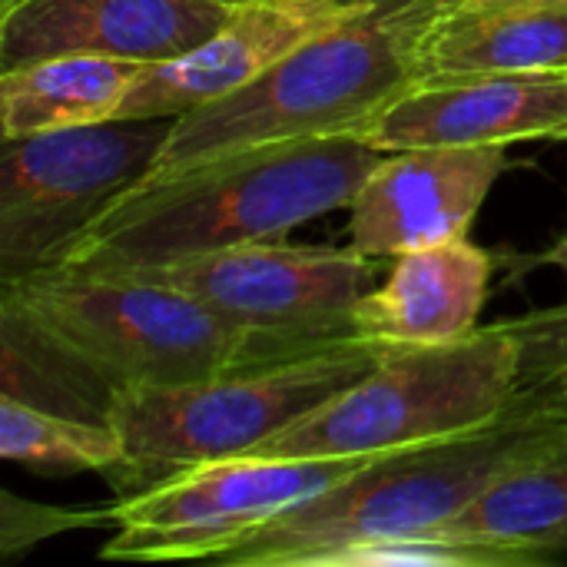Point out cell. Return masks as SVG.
<instances>
[{
	"mask_svg": "<svg viewBox=\"0 0 567 567\" xmlns=\"http://www.w3.org/2000/svg\"><path fill=\"white\" fill-rule=\"evenodd\" d=\"M435 17L439 0H379L309 37L252 83L173 116L143 183L256 146L352 136L422 76V40Z\"/></svg>",
	"mask_w": 567,
	"mask_h": 567,
	"instance_id": "obj_3",
	"label": "cell"
},
{
	"mask_svg": "<svg viewBox=\"0 0 567 567\" xmlns=\"http://www.w3.org/2000/svg\"><path fill=\"white\" fill-rule=\"evenodd\" d=\"M369 458L239 455L183 468L113 502L103 561H213L292 505L332 488Z\"/></svg>",
	"mask_w": 567,
	"mask_h": 567,
	"instance_id": "obj_8",
	"label": "cell"
},
{
	"mask_svg": "<svg viewBox=\"0 0 567 567\" xmlns=\"http://www.w3.org/2000/svg\"><path fill=\"white\" fill-rule=\"evenodd\" d=\"M385 352L389 346L349 336L203 382L120 389L106 412L123 442L113 478L123 495H136L183 468L249 455L365 379Z\"/></svg>",
	"mask_w": 567,
	"mask_h": 567,
	"instance_id": "obj_5",
	"label": "cell"
},
{
	"mask_svg": "<svg viewBox=\"0 0 567 567\" xmlns=\"http://www.w3.org/2000/svg\"><path fill=\"white\" fill-rule=\"evenodd\" d=\"M0 309L50 336L113 392L203 382L329 346L252 332L196 296L140 272L33 269L0 279Z\"/></svg>",
	"mask_w": 567,
	"mask_h": 567,
	"instance_id": "obj_4",
	"label": "cell"
},
{
	"mask_svg": "<svg viewBox=\"0 0 567 567\" xmlns=\"http://www.w3.org/2000/svg\"><path fill=\"white\" fill-rule=\"evenodd\" d=\"M518 346V385L567 382V302L505 319Z\"/></svg>",
	"mask_w": 567,
	"mask_h": 567,
	"instance_id": "obj_21",
	"label": "cell"
},
{
	"mask_svg": "<svg viewBox=\"0 0 567 567\" xmlns=\"http://www.w3.org/2000/svg\"><path fill=\"white\" fill-rule=\"evenodd\" d=\"M495 256L472 239L392 259L352 312V332L379 346H449L478 332Z\"/></svg>",
	"mask_w": 567,
	"mask_h": 567,
	"instance_id": "obj_14",
	"label": "cell"
},
{
	"mask_svg": "<svg viewBox=\"0 0 567 567\" xmlns=\"http://www.w3.org/2000/svg\"><path fill=\"white\" fill-rule=\"evenodd\" d=\"M561 532H567V432L425 538L462 542L502 555L512 567H535L558 558Z\"/></svg>",
	"mask_w": 567,
	"mask_h": 567,
	"instance_id": "obj_15",
	"label": "cell"
},
{
	"mask_svg": "<svg viewBox=\"0 0 567 567\" xmlns=\"http://www.w3.org/2000/svg\"><path fill=\"white\" fill-rule=\"evenodd\" d=\"M146 63L60 53L0 70V136H33L113 120Z\"/></svg>",
	"mask_w": 567,
	"mask_h": 567,
	"instance_id": "obj_16",
	"label": "cell"
},
{
	"mask_svg": "<svg viewBox=\"0 0 567 567\" xmlns=\"http://www.w3.org/2000/svg\"><path fill=\"white\" fill-rule=\"evenodd\" d=\"M169 116H113L3 140L0 279L56 266L76 236L156 166Z\"/></svg>",
	"mask_w": 567,
	"mask_h": 567,
	"instance_id": "obj_7",
	"label": "cell"
},
{
	"mask_svg": "<svg viewBox=\"0 0 567 567\" xmlns=\"http://www.w3.org/2000/svg\"><path fill=\"white\" fill-rule=\"evenodd\" d=\"M113 528V505H43L13 495L10 488L0 492V555L10 561L40 542H50L66 532H86V528Z\"/></svg>",
	"mask_w": 567,
	"mask_h": 567,
	"instance_id": "obj_20",
	"label": "cell"
},
{
	"mask_svg": "<svg viewBox=\"0 0 567 567\" xmlns=\"http://www.w3.org/2000/svg\"><path fill=\"white\" fill-rule=\"evenodd\" d=\"M209 3H219V7H229V10H236V7H243V3H252V0H209Z\"/></svg>",
	"mask_w": 567,
	"mask_h": 567,
	"instance_id": "obj_25",
	"label": "cell"
},
{
	"mask_svg": "<svg viewBox=\"0 0 567 567\" xmlns=\"http://www.w3.org/2000/svg\"><path fill=\"white\" fill-rule=\"evenodd\" d=\"M0 455L47 478L83 472L113 475L123 465V442L110 422L47 412L0 395Z\"/></svg>",
	"mask_w": 567,
	"mask_h": 567,
	"instance_id": "obj_19",
	"label": "cell"
},
{
	"mask_svg": "<svg viewBox=\"0 0 567 567\" xmlns=\"http://www.w3.org/2000/svg\"><path fill=\"white\" fill-rule=\"evenodd\" d=\"M379 0H252L236 7L226 23L196 50L153 63L133 83L116 116H179L213 103L259 73L309 37L339 27Z\"/></svg>",
	"mask_w": 567,
	"mask_h": 567,
	"instance_id": "obj_13",
	"label": "cell"
},
{
	"mask_svg": "<svg viewBox=\"0 0 567 567\" xmlns=\"http://www.w3.org/2000/svg\"><path fill=\"white\" fill-rule=\"evenodd\" d=\"M508 146H412L385 153L349 206V246L372 259L468 239Z\"/></svg>",
	"mask_w": 567,
	"mask_h": 567,
	"instance_id": "obj_10",
	"label": "cell"
},
{
	"mask_svg": "<svg viewBox=\"0 0 567 567\" xmlns=\"http://www.w3.org/2000/svg\"><path fill=\"white\" fill-rule=\"evenodd\" d=\"M555 555L561 558V555H567V532H561L558 535V542H555Z\"/></svg>",
	"mask_w": 567,
	"mask_h": 567,
	"instance_id": "obj_24",
	"label": "cell"
},
{
	"mask_svg": "<svg viewBox=\"0 0 567 567\" xmlns=\"http://www.w3.org/2000/svg\"><path fill=\"white\" fill-rule=\"evenodd\" d=\"M385 153L355 136L272 143L159 176L120 196L56 266L140 272L173 259L282 239L349 209Z\"/></svg>",
	"mask_w": 567,
	"mask_h": 567,
	"instance_id": "obj_2",
	"label": "cell"
},
{
	"mask_svg": "<svg viewBox=\"0 0 567 567\" xmlns=\"http://www.w3.org/2000/svg\"><path fill=\"white\" fill-rule=\"evenodd\" d=\"M518 389V346L505 322L449 346H389L365 379L249 455L375 458L482 429Z\"/></svg>",
	"mask_w": 567,
	"mask_h": 567,
	"instance_id": "obj_6",
	"label": "cell"
},
{
	"mask_svg": "<svg viewBox=\"0 0 567 567\" xmlns=\"http://www.w3.org/2000/svg\"><path fill=\"white\" fill-rule=\"evenodd\" d=\"M422 76L567 73V10L435 17L422 40Z\"/></svg>",
	"mask_w": 567,
	"mask_h": 567,
	"instance_id": "obj_17",
	"label": "cell"
},
{
	"mask_svg": "<svg viewBox=\"0 0 567 567\" xmlns=\"http://www.w3.org/2000/svg\"><path fill=\"white\" fill-rule=\"evenodd\" d=\"M229 13L209 0H0V70L60 53L153 66L196 50Z\"/></svg>",
	"mask_w": 567,
	"mask_h": 567,
	"instance_id": "obj_12",
	"label": "cell"
},
{
	"mask_svg": "<svg viewBox=\"0 0 567 567\" xmlns=\"http://www.w3.org/2000/svg\"><path fill=\"white\" fill-rule=\"evenodd\" d=\"M379 269L382 259L352 246H286L269 239L173 259L140 269V276L183 289L252 332L332 342L355 336L352 312L375 286Z\"/></svg>",
	"mask_w": 567,
	"mask_h": 567,
	"instance_id": "obj_9",
	"label": "cell"
},
{
	"mask_svg": "<svg viewBox=\"0 0 567 567\" xmlns=\"http://www.w3.org/2000/svg\"><path fill=\"white\" fill-rule=\"evenodd\" d=\"M567 432V382L518 389L495 422L369 458L213 558L223 567H355L382 545L458 518L495 482L532 465Z\"/></svg>",
	"mask_w": 567,
	"mask_h": 567,
	"instance_id": "obj_1",
	"label": "cell"
},
{
	"mask_svg": "<svg viewBox=\"0 0 567 567\" xmlns=\"http://www.w3.org/2000/svg\"><path fill=\"white\" fill-rule=\"evenodd\" d=\"M352 136L382 153L567 140V73L425 76L392 96Z\"/></svg>",
	"mask_w": 567,
	"mask_h": 567,
	"instance_id": "obj_11",
	"label": "cell"
},
{
	"mask_svg": "<svg viewBox=\"0 0 567 567\" xmlns=\"http://www.w3.org/2000/svg\"><path fill=\"white\" fill-rule=\"evenodd\" d=\"M0 395L47 412L106 422L116 392L50 336L17 312L0 309Z\"/></svg>",
	"mask_w": 567,
	"mask_h": 567,
	"instance_id": "obj_18",
	"label": "cell"
},
{
	"mask_svg": "<svg viewBox=\"0 0 567 567\" xmlns=\"http://www.w3.org/2000/svg\"><path fill=\"white\" fill-rule=\"evenodd\" d=\"M542 262H551V266H558V269H561V272L567 276V229H565V236H561V239H558V243H555V246L545 252V256H542Z\"/></svg>",
	"mask_w": 567,
	"mask_h": 567,
	"instance_id": "obj_23",
	"label": "cell"
},
{
	"mask_svg": "<svg viewBox=\"0 0 567 567\" xmlns=\"http://www.w3.org/2000/svg\"><path fill=\"white\" fill-rule=\"evenodd\" d=\"M495 10H567V0H439V17H472Z\"/></svg>",
	"mask_w": 567,
	"mask_h": 567,
	"instance_id": "obj_22",
	"label": "cell"
}]
</instances>
